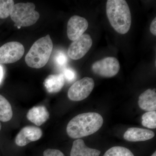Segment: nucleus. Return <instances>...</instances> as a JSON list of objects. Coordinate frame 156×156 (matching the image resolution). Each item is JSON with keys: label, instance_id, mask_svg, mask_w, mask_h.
<instances>
[{"label": "nucleus", "instance_id": "obj_1", "mask_svg": "<svg viewBox=\"0 0 156 156\" xmlns=\"http://www.w3.org/2000/svg\"><path fill=\"white\" fill-rule=\"evenodd\" d=\"M103 119L97 113L80 114L69 121L66 127L68 136L73 139H80L97 132L103 125Z\"/></svg>", "mask_w": 156, "mask_h": 156}, {"label": "nucleus", "instance_id": "obj_2", "mask_svg": "<svg viewBox=\"0 0 156 156\" xmlns=\"http://www.w3.org/2000/svg\"><path fill=\"white\" fill-rule=\"evenodd\" d=\"M106 11L109 21L118 33L128 32L131 24V11L125 0H108Z\"/></svg>", "mask_w": 156, "mask_h": 156}, {"label": "nucleus", "instance_id": "obj_3", "mask_svg": "<svg viewBox=\"0 0 156 156\" xmlns=\"http://www.w3.org/2000/svg\"><path fill=\"white\" fill-rule=\"evenodd\" d=\"M53 42L50 35L35 42L25 56L26 63L29 67L40 69L47 64L53 50Z\"/></svg>", "mask_w": 156, "mask_h": 156}, {"label": "nucleus", "instance_id": "obj_4", "mask_svg": "<svg viewBox=\"0 0 156 156\" xmlns=\"http://www.w3.org/2000/svg\"><path fill=\"white\" fill-rule=\"evenodd\" d=\"M35 5L33 3H18L14 4L10 16L18 29L22 27L34 25L40 18V14L35 11Z\"/></svg>", "mask_w": 156, "mask_h": 156}, {"label": "nucleus", "instance_id": "obj_5", "mask_svg": "<svg viewBox=\"0 0 156 156\" xmlns=\"http://www.w3.org/2000/svg\"><path fill=\"white\" fill-rule=\"evenodd\" d=\"M95 86L92 78L84 77L75 82L68 92V97L73 101H80L87 98L91 94Z\"/></svg>", "mask_w": 156, "mask_h": 156}, {"label": "nucleus", "instance_id": "obj_6", "mask_svg": "<svg viewBox=\"0 0 156 156\" xmlns=\"http://www.w3.org/2000/svg\"><path fill=\"white\" fill-rule=\"evenodd\" d=\"M120 69L119 62L114 57H107L95 62L92 66V72L100 76L110 78L116 75Z\"/></svg>", "mask_w": 156, "mask_h": 156}, {"label": "nucleus", "instance_id": "obj_7", "mask_svg": "<svg viewBox=\"0 0 156 156\" xmlns=\"http://www.w3.org/2000/svg\"><path fill=\"white\" fill-rule=\"evenodd\" d=\"M23 45L18 42L6 43L0 48V64H9L20 60L24 54Z\"/></svg>", "mask_w": 156, "mask_h": 156}, {"label": "nucleus", "instance_id": "obj_8", "mask_svg": "<svg viewBox=\"0 0 156 156\" xmlns=\"http://www.w3.org/2000/svg\"><path fill=\"white\" fill-rule=\"evenodd\" d=\"M92 45L91 36L88 34H84L71 44L68 50V55L72 59L78 60L88 53Z\"/></svg>", "mask_w": 156, "mask_h": 156}, {"label": "nucleus", "instance_id": "obj_9", "mask_svg": "<svg viewBox=\"0 0 156 156\" xmlns=\"http://www.w3.org/2000/svg\"><path fill=\"white\" fill-rule=\"evenodd\" d=\"M89 27V23L84 17L74 15L70 18L67 23V36L69 40L75 41L83 34Z\"/></svg>", "mask_w": 156, "mask_h": 156}, {"label": "nucleus", "instance_id": "obj_10", "mask_svg": "<svg viewBox=\"0 0 156 156\" xmlns=\"http://www.w3.org/2000/svg\"><path fill=\"white\" fill-rule=\"evenodd\" d=\"M42 130L38 127L27 126L22 128L15 138L16 144L23 147L31 142L37 141L41 137Z\"/></svg>", "mask_w": 156, "mask_h": 156}, {"label": "nucleus", "instance_id": "obj_11", "mask_svg": "<svg viewBox=\"0 0 156 156\" xmlns=\"http://www.w3.org/2000/svg\"><path fill=\"white\" fill-rule=\"evenodd\" d=\"M154 135V133L151 130L133 127L128 128L124 134V138L131 142H138L152 139Z\"/></svg>", "mask_w": 156, "mask_h": 156}, {"label": "nucleus", "instance_id": "obj_12", "mask_svg": "<svg viewBox=\"0 0 156 156\" xmlns=\"http://www.w3.org/2000/svg\"><path fill=\"white\" fill-rule=\"evenodd\" d=\"M29 121L38 126L46 122L50 117V114L44 106H35L29 110L27 115Z\"/></svg>", "mask_w": 156, "mask_h": 156}, {"label": "nucleus", "instance_id": "obj_13", "mask_svg": "<svg viewBox=\"0 0 156 156\" xmlns=\"http://www.w3.org/2000/svg\"><path fill=\"white\" fill-rule=\"evenodd\" d=\"M138 105L145 111H154L156 109V89H148L140 95Z\"/></svg>", "mask_w": 156, "mask_h": 156}, {"label": "nucleus", "instance_id": "obj_14", "mask_svg": "<svg viewBox=\"0 0 156 156\" xmlns=\"http://www.w3.org/2000/svg\"><path fill=\"white\" fill-rule=\"evenodd\" d=\"M101 151L87 147L83 140L78 139L73 142L70 156H99Z\"/></svg>", "mask_w": 156, "mask_h": 156}, {"label": "nucleus", "instance_id": "obj_15", "mask_svg": "<svg viewBox=\"0 0 156 156\" xmlns=\"http://www.w3.org/2000/svg\"><path fill=\"white\" fill-rule=\"evenodd\" d=\"M65 84L63 74L50 75L45 79L44 84L47 91L50 93H57L62 89Z\"/></svg>", "mask_w": 156, "mask_h": 156}, {"label": "nucleus", "instance_id": "obj_16", "mask_svg": "<svg viewBox=\"0 0 156 156\" xmlns=\"http://www.w3.org/2000/svg\"><path fill=\"white\" fill-rule=\"evenodd\" d=\"M13 116V111L11 105L8 100L0 95V121L9 122Z\"/></svg>", "mask_w": 156, "mask_h": 156}, {"label": "nucleus", "instance_id": "obj_17", "mask_svg": "<svg viewBox=\"0 0 156 156\" xmlns=\"http://www.w3.org/2000/svg\"><path fill=\"white\" fill-rule=\"evenodd\" d=\"M103 156H134L131 151L123 147L116 146L110 148Z\"/></svg>", "mask_w": 156, "mask_h": 156}, {"label": "nucleus", "instance_id": "obj_18", "mask_svg": "<svg viewBox=\"0 0 156 156\" xmlns=\"http://www.w3.org/2000/svg\"><path fill=\"white\" fill-rule=\"evenodd\" d=\"M14 5L13 0H0V18L5 19L10 16Z\"/></svg>", "mask_w": 156, "mask_h": 156}, {"label": "nucleus", "instance_id": "obj_19", "mask_svg": "<svg viewBox=\"0 0 156 156\" xmlns=\"http://www.w3.org/2000/svg\"><path fill=\"white\" fill-rule=\"evenodd\" d=\"M142 124L144 127L151 129L156 128V112H147L143 115Z\"/></svg>", "mask_w": 156, "mask_h": 156}, {"label": "nucleus", "instance_id": "obj_20", "mask_svg": "<svg viewBox=\"0 0 156 156\" xmlns=\"http://www.w3.org/2000/svg\"><path fill=\"white\" fill-rule=\"evenodd\" d=\"M64 78H66L69 82H72L75 80L76 74L74 71L71 69H66L63 74Z\"/></svg>", "mask_w": 156, "mask_h": 156}, {"label": "nucleus", "instance_id": "obj_21", "mask_svg": "<svg viewBox=\"0 0 156 156\" xmlns=\"http://www.w3.org/2000/svg\"><path fill=\"white\" fill-rule=\"evenodd\" d=\"M56 62L57 64L59 66H63L66 64L67 62V58L64 53H60L56 56Z\"/></svg>", "mask_w": 156, "mask_h": 156}, {"label": "nucleus", "instance_id": "obj_22", "mask_svg": "<svg viewBox=\"0 0 156 156\" xmlns=\"http://www.w3.org/2000/svg\"><path fill=\"white\" fill-rule=\"evenodd\" d=\"M44 156H65L61 151L54 149H48L44 152Z\"/></svg>", "mask_w": 156, "mask_h": 156}, {"label": "nucleus", "instance_id": "obj_23", "mask_svg": "<svg viewBox=\"0 0 156 156\" xmlns=\"http://www.w3.org/2000/svg\"><path fill=\"white\" fill-rule=\"evenodd\" d=\"M151 32V33L154 35L156 36V18L155 17L154 19H153L151 23L150 26Z\"/></svg>", "mask_w": 156, "mask_h": 156}, {"label": "nucleus", "instance_id": "obj_24", "mask_svg": "<svg viewBox=\"0 0 156 156\" xmlns=\"http://www.w3.org/2000/svg\"><path fill=\"white\" fill-rule=\"evenodd\" d=\"M3 76V70L2 68L0 66V83L2 81Z\"/></svg>", "mask_w": 156, "mask_h": 156}, {"label": "nucleus", "instance_id": "obj_25", "mask_svg": "<svg viewBox=\"0 0 156 156\" xmlns=\"http://www.w3.org/2000/svg\"><path fill=\"white\" fill-rule=\"evenodd\" d=\"M151 156H156V151L154 152V153Z\"/></svg>", "mask_w": 156, "mask_h": 156}, {"label": "nucleus", "instance_id": "obj_26", "mask_svg": "<svg viewBox=\"0 0 156 156\" xmlns=\"http://www.w3.org/2000/svg\"><path fill=\"white\" fill-rule=\"evenodd\" d=\"M1 129H2V124L0 122V131H1Z\"/></svg>", "mask_w": 156, "mask_h": 156}]
</instances>
